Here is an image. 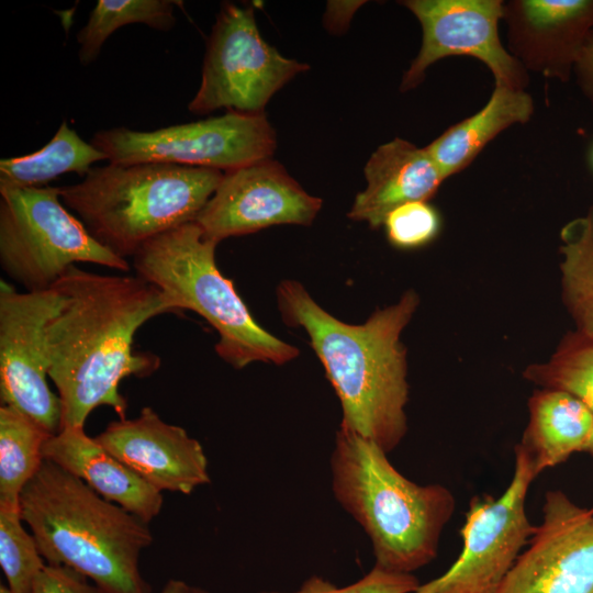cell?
Here are the masks:
<instances>
[{"instance_id":"20","label":"cell","mask_w":593,"mask_h":593,"mask_svg":"<svg viewBox=\"0 0 593 593\" xmlns=\"http://www.w3.org/2000/svg\"><path fill=\"white\" fill-rule=\"evenodd\" d=\"M534 111V100L526 90L495 85L480 111L448 127L425 147L447 179L467 168L501 132L528 122Z\"/></svg>"},{"instance_id":"31","label":"cell","mask_w":593,"mask_h":593,"mask_svg":"<svg viewBox=\"0 0 593 593\" xmlns=\"http://www.w3.org/2000/svg\"><path fill=\"white\" fill-rule=\"evenodd\" d=\"M363 1H332L327 4V11L324 16V22L329 32L340 33L344 32L349 21Z\"/></svg>"},{"instance_id":"21","label":"cell","mask_w":593,"mask_h":593,"mask_svg":"<svg viewBox=\"0 0 593 593\" xmlns=\"http://www.w3.org/2000/svg\"><path fill=\"white\" fill-rule=\"evenodd\" d=\"M101 160H108L107 156L63 121L41 149L0 160V186L41 187L68 172L85 177Z\"/></svg>"},{"instance_id":"35","label":"cell","mask_w":593,"mask_h":593,"mask_svg":"<svg viewBox=\"0 0 593 593\" xmlns=\"http://www.w3.org/2000/svg\"><path fill=\"white\" fill-rule=\"evenodd\" d=\"M591 163H592V166H593V149H592V154H591Z\"/></svg>"},{"instance_id":"19","label":"cell","mask_w":593,"mask_h":593,"mask_svg":"<svg viewBox=\"0 0 593 593\" xmlns=\"http://www.w3.org/2000/svg\"><path fill=\"white\" fill-rule=\"evenodd\" d=\"M529 422L516 447L536 472L556 467L573 452L590 450L593 412L575 396L544 389L528 402Z\"/></svg>"},{"instance_id":"2","label":"cell","mask_w":593,"mask_h":593,"mask_svg":"<svg viewBox=\"0 0 593 593\" xmlns=\"http://www.w3.org/2000/svg\"><path fill=\"white\" fill-rule=\"evenodd\" d=\"M277 301L284 323L306 332L339 399V426L392 451L407 429L406 357L400 336L418 305L417 294L409 290L357 325L325 311L295 280L280 282Z\"/></svg>"},{"instance_id":"17","label":"cell","mask_w":593,"mask_h":593,"mask_svg":"<svg viewBox=\"0 0 593 593\" xmlns=\"http://www.w3.org/2000/svg\"><path fill=\"white\" fill-rule=\"evenodd\" d=\"M42 454L44 459L55 462L105 500L146 523L161 511L163 492L87 435L85 427H63L45 440Z\"/></svg>"},{"instance_id":"32","label":"cell","mask_w":593,"mask_h":593,"mask_svg":"<svg viewBox=\"0 0 593 593\" xmlns=\"http://www.w3.org/2000/svg\"><path fill=\"white\" fill-rule=\"evenodd\" d=\"M199 588L190 586L182 580L170 579L160 593H198Z\"/></svg>"},{"instance_id":"16","label":"cell","mask_w":593,"mask_h":593,"mask_svg":"<svg viewBox=\"0 0 593 593\" xmlns=\"http://www.w3.org/2000/svg\"><path fill=\"white\" fill-rule=\"evenodd\" d=\"M508 53L529 72L568 82L593 30V0L504 1Z\"/></svg>"},{"instance_id":"26","label":"cell","mask_w":593,"mask_h":593,"mask_svg":"<svg viewBox=\"0 0 593 593\" xmlns=\"http://www.w3.org/2000/svg\"><path fill=\"white\" fill-rule=\"evenodd\" d=\"M23 524L20 507L0 506V564L12 593H32L46 564Z\"/></svg>"},{"instance_id":"5","label":"cell","mask_w":593,"mask_h":593,"mask_svg":"<svg viewBox=\"0 0 593 593\" xmlns=\"http://www.w3.org/2000/svg\"><path fill=\"white\" fill-rule=\"evenodd\" d=\"M223 174L166 163H109L59 192L89 234L126 259L152 238L194 221Z\"/></svg>"},{"instance_id":"27","label":"cell","mask_w":593,"mask_h":593,"mask_svg":"<svg viewBox=\"0 0 593 593\" xmlns=\"http://www.w3.org/2000/svg\"><path fill=\"white\" fill-rule=\"evenodd\" d=\"M383 226L389 242L399 248L410 249L432 242L440 228V217L428 201H415L392 210Z\"/></svg>"},{"instance_id":"24","label":"cell","mask_w":593,"mask_h":593,"mask_svg":"<svg viewBox=\"0 0 593 593\" xmlns=\"http://www.w3.org/2000/svg\"><path fill=\"white\" fill-rule=\"evenodd\" d=\"M144 24L170 31L175 23V2L170 0H98L88 21L77 34L78 57L82 65L99 56L108 37L128 24Z\"/></svg>"},{"instance_id":"3","label":"cell","mask_w":593,"mask_h":593,"mask_svg":"<svg viewBox=\"0 0 593 593\" xmlns=\"http://www.w3.org/2000/svg\"><path fill=\"white\" fill-rule=\"evenodd\" d=\"M21 518L48 564L68 567L105 593H152L139 569L148 523L44 459L20 494Z\"/></svg>"},{"instance_id":"28","label":"cell","mask_w":593,"mask_h":593,"mask_svg":"<svg viewBox=\"0 0 593 593\" xmlns=\"http://www.w3.org/2000/svg\"><path fill=\"white\" fill-rule=\"evenodd\" d=\"M419 584L412 573L389 571L374 566L369 573L350 585L338 588L323 578L311 577L292 593H412Z\"/></svg>"},{"instance_id":"25","label":"cell","mask_w":593,"mask_h":593,"mask_svg":"<svg viewBox=\"0 0 593 593\" xmlns=\"http://www.w3.org/2000/svg\"><path fill=\"white\" fill-rule=\"evenodd\" d=\"M525 377L575 396L593 412V336L579 331L570 335L549 362L530 366Z\"/></svg>"},{"instance_id":"7","label":"cell","mask_w":593,"mask_h":593,"mask_svg":"<svg viewBox=\"0 0 593 593\" xmlns=\"http://www.w3.org/2000/svg\"><path fill=\"white\" fill-rule=\"evenodd\" d=\"M77 262L128 271L60 199L59 187L0 186V265L25 291L54 287Z\"/></svg>"},{"instance_id":"23","label":"cell","mask_w":593,"mask_h":593,"mask_svg":"<svg viewBox=\"0 0 593 593\" xmlns=\"http://www.w3.org/2000/svg\"><path fill=\"white\" fill-rule=\"evenodd\" d=\"M560 238L566 303L578 331L593 336V206L567 223Z\"/></svg>"},{"instance_id":"33","label":"cell","mask_w":593,"mask_h":593,"mask_svg":"<svg viewBox=\"0 0 593 593\" xmlns=\"http://www.w3.org/2000/svg\"><path fill=\"white\" fill-rule=\"evenodd\" d=\"M0 593H12L9 586L1 584L0 585Z\"/></svg>"},{"instance_id":"15","label":"cell","mask_w":593,"mask_h":593,"mask_svg":"<svg viewBox=\"0 0 593 593\" xmlns=\"http://www.w3.org/2000/svg\"><path fill=\"white\" fill-rule=\"evenodd\" d=\"M94 438L160 492L189 495L210 483L201 444L184 428L163 421L150 407H143L135 418L111 422Z\"/></svg>"},{"instance_id":"30","label":"cell","mask_w":593,"mask_h":593,"mask_svg":"<svg viewBox=\"0 0 593 593\" xmlns=\"http://www.w3.org/2000/svg\"><path fill=\"white\" fill-rule=\"evenodd\" d=\"M573 75L583 96L593 104V30L577 59Z\"/></svg>"},{"instance_id":"4","label":"cell","mask_w":593,"mask_h":593,"mask_svg":"<svg viewBox=\"0 0 593 593\" xmlns=\"http://www.w3.org/2000/svg\"><path fill=\"white\" fill-rule=\"evenodd\" d=\"M331 472L333 494L368 535L376 567L412 573L436 558L456 508L449 489L409 480L380 446L342 426Z\"/></svg>"},{"instance_id":"18","label":"cell","mask_w":593,"mask_h":593,"mask_svg":"<svg viewBox=\"0 0 593 593\" xmlns=\"http://www.w3.org/2000/svg\"><path fill=\"white\" fill-rule=\"evenodd\" d=\"M367 186L359 192L348 217L367 222L371 228L383 225L395 208L428 201L445 177L426 147L400 137L380 145L365 166Z\"/></svg>"},{"instance_id":"8","label":"cell","mask_w":593,"mask_h":593,"mask_svg":"<svg viewBox=\"0 0 593 593\" xmlns=\"http://www.w3.org/2000/svg\"><path fill=\"white\" fill-rule=\"evenodd\" d=\"M90 143L111 164L166 163L226 172L271 158L277 137L265 112L227 111L149 132L124 126L101 130Z\"/></svg>"},{"instance_id":"1","label":"cell","mask_w":593,"mask_h":593,"mask_svg":"<svg viewBox=\"0 0 593 593\" xmlns=\"http://www.w3.org/2000/svg\"><path fill=\"white\" fill-rule=\"evenodd\" d=\"M63 301L46 327L48 378L63 407V427L80 426L99 406L125 418L121 381L153 373L159 360L133 351L137 329L177 312L174 302L139 276H109L70 267L54 284Z\"/></svg>"},{"instance_id":"34","label":"cell","mask_w":593,"mask_h":593,"mask_svg":"<svg viewBox=\"0 0 593 593\" xmlns=\"http://www.w3.org/2000/svg\"><path fill=\"white\" fill-rule=\"evenodd\" d=\"M590 451H593V434H592V438H591V443H590Z\"/></svg>"},{"instance_id":"10","label":"cell","mask_w":593,"mask_h":593,"mask_svg":"<svg viewBox=\"0 0 593 593\" xmlns=\"http://www.w3.org/2000/svg\"><path fill=\"white\" fill-rule=\"evenodd\" d=\"M514 450V473L502 495L471 499L458 558L412 593H497L536 529L526 514V497L538 473L516 446Z\"/></svg>"},{"instance_id":"13","label":"cell","mask_w":593,"mask_h":593,"mask_svg":"<svg viewBox=\"0 0 593 593\" xmlns=\"http://www.w3.org/2000/svg\"><path fill=\"white\" fill-rule=\"evenodd\" d=\"M497 593H593V510L548 491L541 523Z\"/></svg>"},{"instance_id":"6","label":"cell","mask_w":593,"mask_h":593,"mask_svg":"<svg viewBox=\"0 0 593 593\" xmlns=\"http://www.w3.org/2000/svg\"><path fill=\"white\" fill-rule=\"evenodd\" d=\"M217 243L197 222L146 242L133 256L136 275L161 290L177 311L201 315L219 333L216 354L236 369L256 362L283 365L299 349L261 327L215 261Z\"/></svg>"},{"instance_id":"22","label":"cell","mask_w":593,"mask_h":593,"mask_svg":"<svg viewBox=\"0 0 593 593\" xmlns=\"http://www.w3.org/2000/svg\"><path fill=\"white\" fill-rule=\"evenodd\" d=\"M51 436L18 410L0 407V506L19 507L20 494L44 458L42 448Z\"/></svg>"},{"instance_id":"36","label":"cell","mask_w":593,"mask_h":593,"mask_svg":"<svg viewBox=\"0 0 593 593\" xmlns=\"http://www.w3.org/2000/svg\"><path fill=\"white\" fill-rule=\"evenodd\" d=\"M199 593H206L204 590L200 589Z\"/></svg>"},{"instance_id":"12","label":"cell","mask_w":593,"mask_h":593,"mask_svg":"<svg viewBox=\"0 0 593 593\" xmlns=\"http://www.w3.org/2000/svg\"><path fill=\"white\" fill-rule=\"evenodd\" d=\"M418 20L422 45L404 72L400 91L419 86L426 70L450 56H470L483 63L495 85L525 90L528 71L508 53L499 36L503 0H405L400 2Z\"/></svg>"},{"instance_id":"9","label":"cell","mask_w":593,"mask_h":593,"mask_svg":"<svg viewBox=\"0 0 593 593\" xmlns=\"http://www.w3.org/2000/svg\"><path fill=\"white\" fill-rule=\"evenodd\" d=\"M309 65L282 56L260 35L254 10L224 2L206 43L200 87L188 104L197 115L219 109L264 113L271 97Z\"/></svg>"},{"instance_id":"29","label":"cell","mask_w":593,"mask_h":593,"mask_svg":"<svg viewBox=\"0 0 593 593\" xmlns=\"http://www.w3.org/2000/svg\"><path fill=\"white\" fill-rule=\"evenodd\" d=\"M32 593H105L83 574L65 566L46 563Z\"/></svg>"},{"instance_id":"11","label":"cell","mask_w":593,"mask_h":593,"mask_svg":"<svg viewBox=\"0 0 593 593\" xmlns=\"http://www.w3.org/2000/svg\"><path fill=\"white\" fill-rule=\"evenodd\" d=\"M61 301L55 286L19 292L0 282L1 405L18 410L51 435L61 429L63 407L48 385L46 327Z\"/></svg>"},{"instance_id":"14","label":"cell","mask_w":593,"mask_h":593,"mask_svg":"<svg viewBox=\"0 0 593 593\" xmlns=\"http://www.w3.org/2000/svg\"><path fill=\"white\" fill-rule=\"evenodd\" d=\"M322 203L269 158L224 172L194 222L219 244L273 225H311Z\"/></svg>"}]
</instances>
